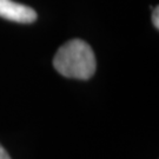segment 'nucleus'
<instances>
[{"label":"nucleus","mask_w":159,"mask_h":159,"mask_svg":"<svg viewBox=\"0 0 159 159\" xmlns=\"http://www.w3.org/2000/svg\"><path fill=\"white\" fill-rule=\"evenodd\" d=\"M152 23L156 26V29H159V8L156 7L153 11V14H152Z\"/></svg>","instance_id":"3"},{"label":"nucleus","mask_w":159,"mask_h":159,"mask_svg":"<svg viewBox=\"0 0 159 159\" xmlns=\"http://www.w3.org/2000/svg\"><path fill=\"white\" fill-rule=\"evenodd\" d=\"M0 159H11L10 154L7 153V151L1 146V144H0Z\"/></svg>","instance_id":"4"},{"label":"nucleus","mask_w":159,"mask_h":159,"mask_svg":"<svg viewBox=\"0 0 159 159\" xmlns=\"http://www.w3.org/2000/svg\"><path fill=\"white\" fill-rule=\"evenodd\" d=\"M0 17L16 23L31 24L35 21L37 13L33 8L13 0H0Z\"/></svg>","instance_id":"2"},{"label":"nucleus","mask_w":159,"mask_h":159,"mask_svg":"<svg viewBox=\"0 0 159 159\" xmlns=\"http://www.w3.org/2000/svg\"><path fill=\"white\" fill-rule=\"evenodd\" d=\"M53 65L64 77L80 80L90 79L97 67L91 46L80 39L70 40L64 44L56 53Z\"/></svg>","instance_id":"1"}]
</instances>
